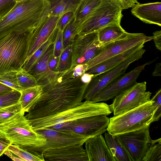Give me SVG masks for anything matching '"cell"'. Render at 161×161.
<instances>
[{
  "label": "cell",
  "mask_w": 161,
  "mask_h": 161,
  "mask_svg": "<svg viewBox=\"0 0 161 161\" xmlns=\"http://www.w3.org/2000/svg\"><path fill=\"white\" fill-rule=\"evenodd\" d=\"M123 10L133 8L138 3L137 0H117Z\"/></svg>",
  "instance_id": "42"
},
{
  "label": "cell",
  "mask_w": 161,
  "mask_h": 161,
  "mask_svg": "<svg viewBox=\"0 0 161 161\" xmlns=\"http://www.w3.org/2000/svg\"><path fill=\"white\" fill-rule=\"evenodd\" d=\"M45 161H89L83 145H74L46 149L43 152Z\"/></svg>",
  "instance_id": "16"
},
{
  "label": "cell",
  "mask_w": 161,
  "mask_h": 161,
  "mask_svg": "<svg viewBox=\"0 0 161 161\" xmlns=\"http://www.w3.org/2000/svg\"><path fill=\"white\" fill-rule=\"evenodd\" d=\"M74 13L69 12L63 14L59 18L56 27L63 31L64 29L74 17Z\"/></svg>",
  "instance_id": "39"
},
{
  "label": "cell",
  "mask_w": 161,
  "mask_h": 161,
  "mask_svg": "<svg viewBox=\"0 0 161 161\" xmlns=\"http://www.w3.org/2000/svg\"><path fill=\"white\" fill-rule=\"evenodd\" d=\"M144 44L138 45L118 55L112 56L87 69L85 73L97 76L112 68L143 48Z\"/></svg>",
  "instance_id": "20"
},
{
  "label": "cell",
  "mask_w": 161,
  "mask_h": 161,
  "mask_svg": "<svg viewBox=\"0 0 161 161\" xmlns=\"http://www.w3.org/2000/svg\"><path fill=\"white\" fill-rule=\"evenodd\" d=\"M20 92L13 89L0 96V109L16 103L19 102Z\"/></svg>",
  "instance_id": "34"
},
{
  "label": "cell",
  "mask_w": 161,
  "mask_h": 161,
  "mask_svg": "<svg viewBox=\"0 0 161 161\" xmlns=\"http://www.w3.org/2000/svg\"><path fill=\"white\" fill-rule=\"evenodd\" d=\"M84 143L89 161H116L102 134L89 138Z\"/></svg>",
  "instance_id": "18"
},
{
  "label": "cell",
  "mask_w": 161,
  "mask_h": 161,
  "mask_svg": "<svg viewBox=\"0 0 161 161\" xmlns=\"http://www.w3.org/2000/svg\"><path fill=\"white\" fill-rule=\"evenodd\" d=\"M102 0H82L74 14L75 21L77 24L81 22L94 9Z\"/></svg>",
  "instance_id": "26"
},
{
  "label": "cell",
  "mask_w": 161,
  "mask_h": 161,
  "mask_svg": "<svg viewBox=\"0 0 161 161\" xmlns=\"http://www.w3.org/2000/svg\"><path fill=\"white\" fill-rule=\"evenodd\" d=\"M31 28L12 9L0 19V38L12 31H27Z\"/></svg>",
  "instance_id": "21"
},
{
  "label": "cell",
  "mask_w": 161,
  "mask_h": 161,
  "mask_svg": "<svg viewBox=\"0 0 161 161\" xmlns=\"http://www.w3.org/2000/svg\"><path fill=\"white\" fill-rule=\"evenodd\" d=\"M152 100L157 104L158 107L153 115V122L158 121L161 116V89L160 88L153 97Z\"/></svg>",
  "instance_id": "38"
},
{
  "label": "cell",
  "mask_w": 161,
  "mask_h": 161,
  "mask_svg": "<svg viewBox=\"0 0 161 161\" xmlns=\"http://www.w3.org/2000/svg\"><path fill=\"white\" fill-rule=\"evenodd\" d=\"M60 57L55 56L53 53L49 57L48 64L50 69L54 72H58Z\"/></svg>",
  "instance_id": "40"
},
{
  "label": "cell",
  "mask_w": 161,
  "mask_h": 161,
  "mask_svg": "<svg viewBox=\"0 0 161 161\" xmlns=\"http://www.w3.org/2000/svg\"><path fill=\"white\" fill-rule=\"evenodd\" d=\"M42 86L38 85L23 90L21 92L19 102L23 110L28 112L40 97Z\"/></svg>",
  "instance_id": "24"
},
{
  "label": "cell",
  "mask_w": 161,
  "mask_h": 161,
  "mask_svg": "<svg viewBox=\"0 0 161 161\" xmlns=\"http://www.w3.org/2000/svg\"><path fill=\"white\" fill-rule=\"evenodd\" d=\"M132 14L143 22L161 26V3H138L131 10Z\"/></svg>",
  "instance_id": "19"
},
{
  "label": "cell",
  "mask_w": 161,
  "mask_h": 161,
  "mask_svg": "<svg viewBox=\"0 0 161 161\" xmlns=\"http://www.w3.org/2000/svg\"><path fill=\"white\" fill-rule=\"evenodd\" d=\"M93 75L84 73L80 77L81 81L84 83L88 84L91 80Z\"/></svg>",
  "instance_id": "45"
},
{
  "label": "cell",
  "mask_w": 161,
  "mask_h": 161,
  "mask_svg": "<svg viewBox=\"0 0 161 161\" xmlns=\"http://www.w3.org/2000/svg\"><path fill=\"white\" fill-rule=\"evenodd\" d=\"M72 49L71 45L63 49L60 57L58 72H61L71 68L72 63Z\"/></svg>",
  "instance_id": "32"
},
{
  "label": "cell",
  "mask_w": 161,
  "mask_h": 161,
  "mask_svg": "<svg viewBox=\"0 0 161 161\" xmlns=\"http://www.w3.org/2000/svg\"><path fill=\"white\" fill-rule=\"evenodd\" d=\"M145 51V49L142 48L116 66L99 75L93 76L86 88L84 99L92 101L105 86L124 74L130 64L142 58Z\"/></svg>",
  "instance_id": "8"
},
{
  "label": "cell",
  "mask_w": 161,
  "mask_h": 161,
  "mask_svg": "<svg viewBox=\"0 0 161 161\" xmlns=\"http://www.w3.org/2000/svg\"><path fill=\"white\" fill-rule=\"evenodd\" d=\"M63 49V31L57 28L54 41L53 54L56 56L60 57Z\"/></svg>",
  "instance_id": "36"
},
{
  "label": "cell",
  "mask_w": 161,
  "mask_h": 161,
  "mask_svg": "<svg viewBox=\"0 0 161 161\" xmlns=\"http://www.w3.org/2000/svg\"><path fill=\"white\" fill-rule=\"evenodd\" d=\"M158 106L151 99L125 113L110 118L107 131L115 136L149 127Z\"/></svg>",
  "instance_id": "4"
},
{
  "label": "cell",
  "mask_w": 161,
  "mask_h": 161,
  "mask_svg": "<svg viewBox=\"0 0 161 161\" xmlns=\"http://www.w3.org/2000/svg\"><path fill=\"white\" fill-rule=\"evenodd\" d=\"M146 82L135 83L115 97L111 105L114 116L125 113L151 100L152 93L146 92Z\"/></svg>",
  "instance_id": "9"
},
{
  "label": "cell",
  "mask_w": 161,
  "mask_h": 161,
  "mask_svg": "<svg viewBox=\"0 0 161 161\" xmlns=\"http://www.w3.org/2000/svg\"><path fill=\"white\" fill-rule=\"evenodd\" d=\"M109 120L106 115H97L57 124L48 128L72 131L90 138L105 133Z\"/></svg>",
  "instance_id": "10"
},
{
  "label": "cell",
  "mask_w": 161,
  "mask_h": 161,
  "mask_svg": "<svg viewBox=\"0 0 161 161\" xmlns=\"http://www.w3.org/2000/svg\"><path fill=\"white\" fill-rule=\"evenodd\" d=\"M72 69L73 75L77 77H80L86 71L85 64H78Z\"/></svg>",
  "instance_id": "41"
},
{
  "label": "cell",
  "mask_w": 161,
  "mask_h": 161,
  "mask_svg": "<svg viewBox=\"0 0 161 161\" xmlns=\"http://www.w3.org/2000/svg\"><path fill=\"white\" fill-rule=\"evenodd\" d=\"M123 9L117 0H102L100 4L78 23L75 35L95 32L114 23L120 22Z\"/></svg>",
  "instance_id": "6"
},
{
  "label": "cell",
  "mask_w": 161,
  "mask_h": 161,
  "mask_svg": "<svg viewBox=\"0 0 161 161\" xmlns=\"http://www.w3.org/2000/svg\"><path fill=\"white\" fill-rule=\"evenodd\" d=\"M13 89L0 83V96L11 91Z\"/></svg>",
  "instance_id": "46"
},
{
  "label": "cell",
  "mask_w": 161,
  "mask_h": 161,
  "mask_svg": "<svg viewBox=\"0 0 161 161\" xmlns=\"http://www.w3.org/2000/svg\"><path fill=\"white\" fill-rule=\"evenodd\" d=\"M124 146L132 161H141L152 140L149 126L115 135Z\"/></svg>",
  "instance_id": "12"
},
{
  "label": "cell",
  "mask_w": 161,
  "mask_h": 161,
  "mask_svg": "<svg viewBox=\"0 0 161 161\" xmlns=\"http://www.w3.org/2000/svg\"><path fill=\"white\" fill-rule=\"evenodd\" d=\"M82 0H45L48 7L49 16L61 17L64 14L74 13Z\"/></svg>",
  "instance_id": "22"
},
{
  "label": "cell",
  "mask_w": 161,
  "mask_h": 161,
  "mask_svg": "<svg viewBox=\"0 0 161 161\" xmlns=\"http://www.w3.org/2000/svg\"><path fill=\"white\" fill-rule=\"evenodd\" d=\"M153 40L157 49L161 50V31H156L153 33Z\"/></svg>",
  "instance_id": "44"
},
{
  "label": "cell",
  "mask_w": 161,
  "mask_h": 161,
  "mask_svg": "<svg viewBox=\"0 0 161 161\" xmlns=\"http://www.w3.org/2000/svg\"><path fill=\"white\" fill-rule=\"evenodd\" d=\"M113 112L111 105L85 100L78 106L59 113L42 118L28 120L33 130L48 128L56 124L69 122L83 118L97 115H108Z\"/></svg>",
  "instance_id": "5"
},
{
  "label": "cell",
  "mask_w": 161,
  "mask_h": 161,
  "mask_svg": "<svg viewBox=\"0 0 161 161\" xmlns=\"http://www.w3.org/2000/svg\"><path fill=\"white\" fill-rule=\"evenodd\" d=\"M22 111L0 124V135L11 144L35 153H42L46 140L35 131Z\"/></svg>",
  "instance_id": "2"
},
{
  "label": "cell",
  "mask_w": 161,
  "mask_h": 161,
  "mask_svg": "<svg viewBox=\"0 0 161 161\" xmlns=\"http://www.w3.org/2000/svg\"><path fill=\"white\" fill-rule=\"evenodd\" d=\"M147 64L137 66L130 71L121 75L103 88L92 101H106L114 98L135 83Z\"/></svg>",
  "instance_id": "14"
},
{
  "label": "cell",
  "mask_w": 161,
  "mask_h": 161,
  "mask_svg": "<svg viewBox=\"0 0 161 161\" xmlns=\"http://www.w3.org/2000/svg\"><path fill=\"white\" fill-rule=\"evenodd\" d=\"M8 149L24 161H45L43 153H33L12 144L8 146Z\"/></svg>",
  "instance_id": "29"
},
{
  "label": "cell",
  "mask_w": 161,
  "mask_h": 161,
  "mask_svg": "<svg viewBox=\"0 0 161 161\" xmlns=\"http://www.w3.org/2000/svg\"><path fill=\"white\" fill-rule=\"evenodd\" d=\"M16 3L15 0H0V19L10 12Z\"/></svg>",
  "instance_id": "37"
},
{
  "label": "cell",
  "mask_w": 161,
  "mask_h": 161,
  "mask_svg": "<svg viewBox=\"0 0 161 161\" xmlns=\"http://www.w3.org/2000/svg\"><path fill=\"white\" fill-rule=\"evenodd\" d=\"M23 110L21 104L19 101L14 104L0 108V124Z\"/></svg>",
  "instance_id": "33"
},
{
  "label": "cell",
  "mask_w": 161,
  "mask_h": 161,
  "mask_svg": "<svg viewBox=\"0 0 161 161\" xmlns=\"http://www.w3.org/2000/svg\"><path fill=\"white\" fill-rule=\"evenodd\" d=\"M142 161H161V138L152 140Z\"/></svg>",
  "instance_id": "28"
},
{
  "label": "cell",
  "mask_w": 161,
  "mask_h": 161,
  "mask_svg": "<svg viewBox=\"0 0 161 161\" xmlns=\"http://www.w3.org/2000/svg\"><path fill=\"white\" fill-rule=\"evenodd\" d=\"M57 28L54 31L49 39L41 46L25 62L22 68L28 71L32 66L42 56L49 45L54 42Z\"/></svg>",
  "instance_id": "27"
},
{
  "label": "cell",
  "mask_w": 161,
  "mask_h": 161,
  "mask_svg": "<svg viewBox=\"0 0 161 161\" xmlns=\"http://www.w3.org/2000/svg\"><path fill=\"white\" fill-rule=\"evenodd\" d=\"M103 44L98 40V32L83 36L75 35L71 44L72 63L70 69L85 64L95 56Z\"/></svg>",
  "instance_id": "11"
},
{
  "label": "cell",
  "mask_w": 161,
  "mask_h": 161,
  "mask_svg": "<svg viewBox=\"0 0 161 161\" xmlns=\"http://www.w3.org/2000/svg\"><path fill=\"white\" fill-rule=\"evenodd\" d=\"M60 17L48 15L36 26L30 43L27 60L49 39Z\"/></svg>",
  "instance_id": "15"
},
{
  "label": "cell",
  "mask_w": 161,
  "mask_h": 161,
  "mask_svg": "<svg viewBox=\"0 0 161 161\" xmlns=\"http://www.w3.org/2000/svg\"><path fill=\"white\" fill-rule=\"evenodd\" d=\"M44 136L46 144L41 149L57 148L69 146L83 145L89 137L75 132L49 128L34 130Z\"/></svg>",
  "instance_id": "13"
},
{
  "label": "cell",
  "mask_w": 161,
  "mask_h": 161,
  "mask_svg": "<svg viewBox=\"0 0 161 161\" xmlns=\"http://www.w3.org/2000/svg\"><path fill=\"white\" fill-rule=\"evenodd\" d=\"M153 76H160L161 75V63L157 64L156 65L154 70L152 73Z\"/></svg>",
  "instance_id": "47"
},
{
  "label": "cell",
  "mask_w": 161,
  "mask_h": 161,
  "mask_svg": "<svg viewBox=\"0 0 161 161\" xmlns=\"http://www.w3.org/2000/svg\"><path fill=\"white\" fill-rule=\"evenodd\" d=\"M143 33H129L125 31L119 37L103 45L100 51L93 58L85 64L86 71L104 60L138 45L144 44L153 39Z\"/></svg>",
  "instance_id": "7"
},
{
  "label": "cell",
  "mask_w": 161,
  "mask_h": 161,
  "mask_svg": "<svg viewBox=\"0 0 161 161\" xmlns=\"http://www.w3.org/2000/svg\"><path fill=\"white\" fill-rule=\"evenodd\" d=\"M0 83L20 92L23 90L19 85L16 71L8 72L0 75Z\"/></svg>",
  "instance_id": "35"
},
{
  "label": "cell",
  "mask_w": 161,
  "mask_h": 161,
  "mask_svg": "<svg viewBox=\"0 0 161 161\" xmlns=\"http://www.w3.org/2000/svg\"><path fill=\"white\" fill-rule=\"evenodd\" d=\"M11 144V142L0 135V157Z\"/></svg>",
  "instance_id": "43"
},
{
  "label": "cell",
  "mask_w": 161,
  "mask_h": 161,
  "mask_svg": "<svg viewBox=\"0 0 161 161\" xmlns=\"http://www.w3.org/2000/svg\"><path fill=\"white\" fill-rule=\"evenodd\" d=\"M35 28L12 31L0 38V75L22 68Z\"/></svg>",
  "instance_id": "3"
},
{
  "label": "cell",
  "mask_w": 161,
  "mask_h": 161,
  "mask_svg": "<svg viewBox=\"0 0 161 161\" xmlns=\"http://www.w3.org/2000/svg\"><path fill=\"white\" fill-rule=\"evenodd\" d=\"M16 76L19 85L23 90L39 85L35 78L22 68L16 71Z\"/></svg>",
  "instance_id": "30"
},
{
  "label": "cell",
  "mask_w": 161,
  "mask_h": 161,
  "mask_svg": "<svg viewBox=\"0 0 161 161\" xmlns=\"http://www.w3.org/2000/svg\"><path fill=\"white\" fill-rule=\"evenodd\" d=\"M104 139L116 161H132L129 154L116 136L112 135L108 132H105Z\"/></svg>",
  "instance_id": "23"
},
{
  "label": "cell",
  "mask_w": 161,
  "mask_h": 161,
  "mask_svg": "<svg viewBox=\"0 0 161 161\" xmlns=\"http://www.w3.org/2000/svg\"><path fill=\"white\" fill-rule=\"evenodd\" d=\"M80 77L74 76L71 69L59 72L42 85L40 97L25 118L30 120L47 117L81 105L88 84L83 83Z\"/></svg>",
  "instance_id": "1"
},
{
  "label": "cell",
  "mask_w": 161,
  "mask_h": 161,
  "mask_svg": "<svg viewBox=\"0 0 161 161\" xmlns=\"http://www.w3.org/2000/svg\"><path fill=\"white\" fill-rule=\"evenodd\" d=\"M77 25L74 17L64 29L63 31V49L68 45H71L75 35Z\"/></svg>",
  "instance_id": "31"
},
{
  "label": "cell",
  "mask_w": 161,
  "mask_h": 161,
  "mask_svg": "<svg viewBox=\"0 0 161 161\" xmlns=\"http://www.w3.org/2000/svg\"><path fill=\"white\" fill-rule=\"evenodd\" d=\"M125 31L121 26L120 22L114 23L98 31V40L103 44L117 39Z\"/></svg>",
  "instance_id": "25"
},
{
  "label": "cell",
  "mask_w": 161,
  "mask_h": 161,
  "mask_svg": "<svg viewBox=\"0 0 161 161\" xmlns=\"http://www.w3.org/2000/svg\"><path fill=\"white\" fill-rule=\"evenodd\" d=\"M16 3L20 2L27 0H15Z\"/></svg>",
  "instance_id": "48"
},
{
  "label": "cell",
  "mask_w": 161,
  "mask_h": 161,
  "mask_svg": "<svg viewBox=\"0 0 161 161\" xmlns=\"http://www.w3.org/2000/svg\"><path fill=\"white\" fill-rule=\"evenodd\" d=\"M54 42L48 46L42 56L28 71L36 79L39 85H43L55 78L59 72L51 71L48 66V60L53 53Z\"/></svg>",
  "instance_id": "17"
}]
</instances>
